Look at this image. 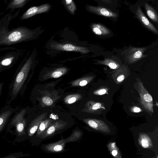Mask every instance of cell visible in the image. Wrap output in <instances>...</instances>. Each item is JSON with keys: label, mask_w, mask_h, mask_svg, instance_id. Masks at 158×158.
I'll list each match as a JSON object with an SVG mask.
<instances>
[{"label": "cell", "mask_w": 158, "mask_h": 158, "mask_svg": "<svg viewBox=\"0 0 158 158\" xmlns=\"http://www.w3.org/2000/svg\"><path fill=\"white\" fill-rule=\"evenodd\" d=\"M34 32L29 30L25 31H16L10 34L7 38L10 42H16L21 39L29 38L33 36Z\"/></svg>", "instance_id": "obj_12"}, {"label": "cell", "mask_w": 158, "mask_h": 158, "mask_svg": "<svg viewBox=\"0 0 158 158\" xmlns=\"http://www.w3.org/2000/svg\"><path fill=\"white\" fill-rule=\"evenodd\" d=\"M42 101L44 104L47 106L51 105L53 103L52 99L48 96L44 97L42 99Z\"/></svg>", "instance_id": "obj_29"}, {"label": "cell", "mask_w": 158, "mask_h": 158, "mask_svg": "<svg viewBox=\"0 0 158 158\" xmlns=\"http://www.w3.org/2000/svg\"><path fill=\"white\" fill-rule=\"evenodd\" d=\"M54 121L53 119L48 118L42 121L37 130V136L40 137Z\"/></svg>", "instance_id": "obj_18"}, {"label": "cell", "mask_w": 158, "mask_h": 158, "mask_svg": "<svg viewBox=\"0 0 158 158\" xmlns=\"http://www.w3.org/2000/svg\"><path fill=\"white\" fill-rule=\"evenodd\" d=\"M124 75H120L117 77V80L118 81L121 82L124 80Z\"/></svg>", "instance_id": "obj_32"}, {"label": "cell", "mask_w": 158, "mask_h": 158, "mask_svg": "<svg viewBox=\"0 0 158 158\" xmlns=\"http://www.w3.org/2000/svg\"><path fill=\"white\" fill-rule=\"evenodd\" d=\"M63 3L67 9L72 15H74L77 10V7L74 1L72 0H65Z\"/></svg>", "instance_id": "obj_25"}, {"label": "cell", "mask_w": 158, "mask_h": 158, "mask_svg": "<svg viewBox=\"0 0 158 158\" xmlns=\"http://www.w3.org/2000/svg\"><path fill=\"white\" fill-rule=\"evenodd\" d=\"M133 111L135 112L138 113L140 112L141 110L139 108L135 107L133 109Z\"/></svg>", "instance_id": "obj_33"}, {"label": "cell", "mask_w": 158, "mask_h": 158, "mask_svg": "<svg viewBox=\"0 0 158 158\" xmlns=\"http://www.w3.org/2000/svg\"><path fill=\"white\" fill-rule=\"evenodd\" d=\"M138 142L139 145L144 148H150L153 146L152 140L147 134L140 133L138 138Z\"/></svg>", "instance_id": "obj_15"}, {"label": "cell", "mask_w": 158, "mask_h": 158, "mask_svg": "<svg viewBox=\"0 0 158 158\" xmlns=\"http://www.w3.org/2000/svg\"><path fill=\"white\" fill-rule=\"evenodd\" d=\"M83 121L94 129L103 132L109 133L110 130L108 126L103 121L99 119L84 118Z\"/></svg>", "instance_id": "obj_7"}, {"label": "cell", "mask_w": 158, "mask_h": 158, "mask_svg": "<svg viewBox=\"0 0 158 158\" xmlns=\"http://www.w3.org/2000/svg\"><path fill=\"white\" fill-rule=\"evenodd\" d=\"M25 156L22 152H18L11 154L2 158H20Z\"/></svg>", "instance_id": "obj_28"}, {"label": "cell", "mask_w": 158, "mask_h": 158, "mask_svg": "<svg viewBox=\"0 0 158 158\" xmlns=\"http://www.w3.org/2000/svg\"><path fill=\"white\" fill-rule=\"evenodd\" d=\"M50 5L48 4H45L39 6L31 7L21 17V19H25L37 14L46 12L50 9Z\"/></svg>", "instance_id": "obj_8"}, {"label": "cell", "mask_w": 158, "mask_h": 158, "mask_svg": "<svg viewBox=\"0 0 158 158\" xmlns=\"http://www.w3.org/2000/svg\"><path fill=\"white\" fill-rule=\"evenodd\" d=\"M139 85V91L141 97L142 104L148 110L153 112L152 97L145 89L142 85L140 83Z\"/></svg>", "instance_id": "obj_6"}, {"label": "cell", "mask_w": 158, "mask_h": 158, "mask_svg": "<svg viewBox=\"0 0 158 158\" xmlns=\"http://www.w3.org/2000/svg\"><path fill=\"white\" fill-rule=\"evenodd\" d=\"M81 136V132L78 131H74L69 138L65 139L64 141L65 143L75 141L79 139Z\"/></svg>", "instance_id": "obj_26"}, {"label": "cell", "mask_w": 158, "mask_h": 158, "mask_svg": "<svg viewBox=\"0 0 158 158\" xmlns=\"http://www.w3.org/2000/svg\"><path fill=\"white\" fill-rule=\"evenodd\" d=\"M26 112L25 109L22 110L16 114L11 122V124L15 126L16 133L19 136L26 134L25 128L27 120L24 118Z\"/></svg>", "instance_id": "obj_2"}, {"label": "cell", "mask_w": 158, "mask_h": 158, "mask_svg": "<svg viewBox=\"0 0 158 158\" xmlns=\"http://www.w3.org/2000/svg\"><path fill=\"white\" fill-rule=\"evenodd\" d=\"M65 142L64 139H62L56 142L46 145L45 149L52 152H59L62 151L64 148Z\"/></svg>", "instance_id": "obj_13"}, {"label": "cell", "mask_w": 158, "mask_h": 158, "mask_svg": "<svg viewBox=\"0 0 158 158\" xmlns=\"http://www.w3.org/2000/svg\"><path fill=\"white\" fill-rule=\"evenodd\" d=\"M82 98L81 95L78 94L69 95L64 98V102L66 104H70L73 103L81 99Z\"/></svg>", "instance_id": "obj_24"}, {"label": "cell", "mask_w": 158, "mask_h": 158, "mask_svg": "<svg viewBox=\"0 0 158 158\" xmlns=\"http://www.w3.org/2000/svg\"><path fill=\"white\" fill-rule=\"evenodd\" d=\"M107 90L105 89H101L95 91L94 93L96 95H102L105 94Z\"/></svg>", "instance_id": "obj_31"}, {"label": "cell", "mask_w": 158, "mask_h": 158, "mask_svg": "<svg viewBox=\"0 0 158 158\" xmlns=\"http://www.w3.org/2000/svg\"><path fill=\"white\" fill-rule=\"evenodd\" d=\"M67 124L66 122L60 120L54 121L40 137L43 139L51 136L56 131L64 129Z\"/></svg>", "instance_id": "obj_5"}, {"label": "cell", "mask_w": 158, "mask_h": 158, "mask_svg": "<svg viewBox=\"0 0 158 158\" xmlns=\"http://www.w3.org/2000/svg\"><path fill=\"white\" fill-rule=\"evenodd\" d=\"M135 15L136 17L145 27L155 34H158V31L156 28L145 16L139 6L137 8Z\"/></svg>", "instance_id": "obj_9"}, {"label": "cell", "mask_w": 158, "mask_h": 158, "mask_svg": "<svg viewBox=\"0 0 158 158\" xmlns=\"http://www.w3.org/2000/svg\"><path fill=\"white\" fill-rule=\"evenodd\" d=\"M50 46L52 49L57 50L77 52L83 54L87 53L90 52L86 47L69 44H60L53 42L50 44Z\"/></svg>", "instance_id": "obj_3"}, {"label": "cell", "mask_w": 158, "mask_h": 158, "mask_svg": "<svg viewBox=\"0 0 158 158\" xmlns=\"http://www.w3.org/2000/svg\"><path fill=\"white\" fill-rule=\"evenodd\" d=\"M102 105L101 103L89 101L87 102L83 111L88 113L94 112L101 108Z\"/></svg>", "instance_id": "obj_17"}, {"label": "cell", "mask_w": 158, "mask_h": 158, "mask_svg": "<svg viewBox=\"0 0 158 158\" xmlns=\"http://www.w3.org/2000/svg\"><path fill=\"white\" fill-rule=\"evenodd\" d=\"M68 71V69L66 67H60L47 73L44 75L43 78L45 79L59 78L64 75Z\"/></svg>", "instance_id": "obj_14"}, {"label": "cell", "mask_w": 158, "mask_h": 158, "mask_svg": "<svg viewBox=\"0 0 158 158\" xmlns=\"http://www.w3.org/2000/svg\"><path fill=\"white\" fill-rule=\"evenodd\" d=\"M32 62V58L30 57L16 77L11 92V101L16 97L23 85L30 71Z\"/></svg>", "instance_id": "obj_1"}, {"label": "cell", "mask_w": 158, "mask_h": 158, "mask_svg": "<svg viewBox=\"0 0 158 158\" xmlns=\"http://www.w3.org/2000/svg\"><path fill=\"white\" fill-rule=\"evenodd\" d=\"M3 86L2 83H0V94L1 92L2 89V87Z\"/></svg>", "instance_id": "obj_34"}, {"label": "cell", "mask_w": 158, "mask_h": 158, "mask_svg": "<svg viewBox=\"0 0 158 158\" xmlns=\"http://www.w3.org/2000/svg\"></svg>", "instance_id": "obj_35"}, {"label": "cell", "mask_w": 158, "mask_h": 158, "mask_svg": "<svg viewBox=\"0 0 158 158\" xmlns=\"http://www.w3.org/2000/svg\"><path fill=\"white\" fill-rule=\"evenodd\" d=\"M11 110H6L0 114V132L4 128L5 125L7 122L12 113Z\"/></svg>", "instance_id": "obj_20"}, {"label": "cell", "mask_w": 158, "mask_h": 158, "mask_svg": "<svg viewBox=\"0 0 158 158\" xmlns=\"http://www.w3.org/2000/svg\"><path fill=\"white\" fill-rule=\"evenodd\" d=\"M145 7L147 14L149 18L153 22L158 23V16L154 8L147 3H145Z\"/></svg>", "instance_id": "obj_19"}, {"label": "cell", "mask_w": 158, "mask_h": 158, "mask_svg": "<svg viewBox=\"0 0 158 158\" xmlns=\"http://www.w3.org/2000/svg\"><path fill=\"white\" fill-rule=\"evenodd\" d=\"M25 0H14L13 1L9 6V8H18L23 6L26 3Z\"/></svg>", "instance_id": "obj_27"}, {"label": "cell", "mask_w": 158, "mask_h": 158, "mask_svg": "<svg viewBox=\"0 0 158 158\" xmlns=\"http://www.w3.org/2000/svg\"><path fill=\"white\" fill-rule=\"evenodd\" d=\"M98 62L100 64L108 66L112 69H116L119 67V64L115 61L109 58H106L104 60H98Z\"/></svg>", "instance_id": "obj_23"}, {"label": "cell", "mask_w": 158, "mask_h": 158, "mask_svg": "<svg viewBox=\"0 0 158 158\" xmlns=\"http://www.w3.org/2000/svg\"><path fill=\"white\" fill-rule=\"evenodd\" d=\"M108 150L115 158H121V154L115 142H111L107 145Z\"/></svg>", "instance_id": "obj_22"}, {"label": "cell", "mask_w": 158, "mask_h": 158, "mask_svg": "<svg viewBox=\"0 0 158 158\" xmlns=\"http://www.w3.org/2000/svg\"><path fill=\"white\" fill-rule=\"evenodd\" d=\"M91 28L93 32L98 35H109L110 33L107 27L100 24H93Z\"/></svg>", "instance_id": "obj_16"}, {"label": "cell", "mask_w": 158, "mask_h": 158, "mask_svg": "<svg viewBox=\"0 0 158 158\" xmlns=\"http://www.w3.org/2000/svg\"><path fill=\"white\" fill-rule=\"evenodd\" d=\"M92 76H86L74 80L71 82L73 86H84L87 85L93 79Z\"/></svg>", "instance_id": "obj_21"}, {"label": "cell", "mask_w": 158, "mask_h": 158, "mask_svg": "<svg viewBox=\"0 0 158 158\" xmlns=\"http://www.w3.org/2000/svg\"><path fill=\"white\" fill-rule=\"evenodd\" d=\"M87 8L91 12L106 17L116 18L118 15L117 14L102 6H95L89 5Z\"/></svg>", "instance_id": "obj_10"}, {"label": "cell", "mask_w": 158, "mask_h": 158, "mask_svg": "<svg viewBox=\"0 0 158 158\" xmlns=\"http://www.w3.org/2000/svg\"><path fill=\"white\" fill-rule=\"evenodd\" d=\"M13 59L12 57H10L4 59L1 62V65L4 66L9 65L11 63Z\"/></svg>", "instance_id": "obj_30"}, {"label": "cell", "mask_w": 158, "mask_h": 158, "mask_svg": "<svg viewBox=\"0 0 158 158\" xmlns=\"http://www.w3.org/2000/svg\"><path fill=\"white\" fill-rule=\"evenodd\" d=\"M146 49V47H131L126 56L127 60L129 63H133L145 57L147 55H144L143 53Z\"/></svg>", "instance_id": "obj_4"}, {"label": "cell", "mask_w": 158, "mask_h": 158, "mask_svg": "<svg viewBox=\"0 0 158 158\" xmlns=\"http://www.w3.org/2000/svg\"><path fill=\"white\" fill-rule=\"evenodd\" d=\"M47 113H44L37 116L30 124L27 129V133L29 136H31L38 129L40 124L47 117Z\"/></svg>", "instance_id": "obj_11"}]
</instances>
